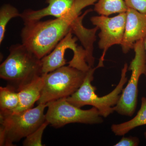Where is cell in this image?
<instances>
[{"label": "cell", "instance_id": "cell-1", "mask_svg": "<svg viewBox=\"0 0 146 146\" xmlns=\"http://www.w3.org/2000/svg\"><path fill=\"white\" fill-rule=\"evenodd\" d=\"M98 0H75L63 16L53 20L24 23L21 32L22 44L40 59L49 54L70 31L82 11Z\"/></svg>", "mask_w": 146, "mask_h": 146}, {"label": "cell", "instance_id": "cell-2", "mask_svg": "<svg viewBox=\"0 0 146 146\" xmlns=\"http://www.w3.org/2000/svg\"><path fill=\"white\" fill-rule=\"evenodd\" d=\"M9 50L8 56L0 65V77L18 92L43 74L41 59L22 43Z\"/></svg>", "mask_w": 146, "mask_h": 146}, {"label": "cell", "instance_id": "cell-3", "mask_svg": "<svg viewBox=\"0 0 146 146\" xmlns=\"http://www.w3.org/2000/svg\"><path fill=\"white\" fill-rule=\"evenodd\" d=\"M128 67L127 63H125L117 85L113 91L102 97L97 95V88L91 84L94 79V72L98 68H90L81 86L72 95L66 98V100L71 104L80 108L85 106H91L98 110L102 117H107L115 112L114 107L117 104L124 86L127 82Z\"/></svg>", "mask_w": 146, "mask_h": 146}, {"label": "cell", "instance_id": "cell-4", "mask_svg": "<svg viewBox=\"0 0 146 146\" xmlns=\"http://www.w3.org/2000/svg\"><path fill=\"white\" fill-rule=\"evenodd\" d=\"M46 104L20 113L0 111V145L14 146L13 143L26 138L46 121L44 112Z\"/></svg>", "mask_w": 146, "mask_h": 146}, {"label": "cell", "instance_id": "cell-5", "mask_svg": "<svg viewBox=\"0 0 146 146\" xmlns=\"http://www.w3.org/2000/svg\"><path fill=\"white\" fill-rule=\"evenodd\" d=\"M86 73L68 65L43 74L44 85L37 104L70 97L81 86Z\"/></svg>", "mask_w": 146, "mask_h": 146}, {"label": "cell", "instance_id": "cell-6", "mask_svg": "<svg viewBox=\"0 0 146 146\" xmlns=\"http://www.w3.org/2000/svg\"><path fill=\"white\" fill-rule=\"evenodd\" d=\"M135 56L128 67L131 74L127 85L123 89L114 111L121 115L132 117L134 114L138 102V85L142 75L146 71V55L144 39L136 42L133 48Z\"/></svg>", "mask_w": 146, "mask_h": 146}, {"label": "cell", "instance_id": "cell-7", "mask_svg": "<svg viewBox=\"0 0 146 146\" xmlns=\"http://www.w3.org/2000/svg\"><path fill=\"white\" fill-rule=\"evenodd\" d=\"M45 114L46 120L56 128L72 123L97 124L103 122L98 110L93 107L84 110L70 104L66 98L50 102Z\"/></svg>", "mask_w": 146, "mask_h": 146}, {"label": "cell", "instance_id": "cell-8", "mask_svg": "<svg viewBox=\"0 0 146 146\" xmlns=\"http://www.w3.org/2000/svg\"><path fill=\"white\" fill-rule=\"evenodd\" d=\"M77 37H73L72 30L60 40L54 49L41 59L42 74H46L65 66L67 61L65 58V52L72 50L73 57L68 63L69 66L84 72L90 68L86 60V52L83 47L76 43Z\"/></svg>", "mask_w": 146, "mask_h": 146}, {"label": "cell", "instance_id": "cell-9", "mask_svg": "<svg viewBox=\"0 0 146 146\" xmlns=\"http://www.w3.org/2000/svg\"><path fill=\"white\" fill-rule=\"evenodd\" d=\"M126 18V12H124L114 17L100 15L90 18L92 24L100 30L98 34V46L103 52L97 66L98 68L104 66V58L108 49L114 45L121 44L124 34Z\"/></svg>", "mask_w": 146, "mask_h": 146}, {"label": "cell", "instance_id": "cell-10", "mask_svg": "<svg viewBox=\"0 0 146 146\" xmlns=\"http://www.w3.org/2000/svg\"><path fill=\"white\" fill-rule=\"evenodd\" d=\"M126 14L124 34L121 44L124 54L133 49L136 42L146 36V13L128 8Z\"/></svg>", "mask_w": 146, "mask_h": 146}, {"label": "cell", "instance_id": "cell-11", "mask_svg": "<svg viewBox=\"0 0 146 146\" xmlns=\"http://www.w3.org/2000/svg\"><path fill=\"white\" fill-rule=\"evenodd\" d=\"M92 9H88L75 20L71 27L73 34L81 42L86 52V60L90 68L94 67L95 58L94 56V43L96 39V33L99 30L98 27L88 29L84 26L83 20L84 17Z\"/></svg>", "mask_w": 146, "mask_h": 146}, {"label": "cell", "instance_id": "cell-12", "mask_svg": "<svg viewBox=\"0 0 146 146\" xmlns=\"http://www.w3.org/2000/svg\"><path fill=\"white\" fill-rule=\"evenodd\" d=\"M75 0H46L48 6L39 10L28 9L21 13L20 18L24 23L40 21L46 16L56 18L63 16L70 10Z\"/></svg>", "mask_w": 146, "mask_h": 146}, {"label": "cell", "instance_id": "cell-13", "mask_svg": "<svg viewBox=\"0 0 146 146\" xmlns=\"http://www.w3.org/2000/svg\"><path fill=\"white\" fill-rule=\"evenodd\" d=\"M44 82V75L42 74L20 89L18 91L19 102L18 106L9 112L20 113L32 108L40 98Z\"/></svg>", "mask_w": 146, "mask_h": 146}, {"label": "cell", "instance_id": "cell-14", "mask_svg": "<svg viewBox=\"0 0 146 146\" xmlns=\"http://www.w3.org/2000/svg\"><path fill=\"white\" fill-rule=\"evenodd\" d=\"M141 101L140 109L134 117L127 121L111 126V130L116 136H124L135 128L146 125V97H142Z\"/></svg>", "mask_w": 146, "mask_h": 146}, {"label": "cell", "instance_id": "cell-15", "mask_svg": "<svg viewBox=\"0 0 146 146\" xmlns=\"http://www.w3.org/2000/svg\"><path fill=\"white\" fill-rule=\"evenodd\" d=\"M127 8L124 0H98L95 4L94 10L100 15L108 16L126 12Z\"/></svg>", "mask_w": 146, "mask_h": 146}, {"label": "cell", "instance_id": "cell-16", "mask_svg": "<svg viewBox=\"0 0 146 146\" xmlns=\"http://www.w3.org/2000/svg\"><path fill=\"white\" fill-rule=\"evenodd\" d=\"M18 92L9 85L0 87V110L1 111H11L19 104Z\"/></svg>", "mask_w": 146, "mask_h": 146}, {"label": "cell", "instance_id": "cell-17", "mask_svg": "<svg viewBox=\"0 0 146 146\" xmlns=\"http://www.w3.org/2000/svg\"><path fill=\"white\" fill-rule=\"evenodd\" d=\"M21 13L17 8L9 4H5L0 9V44L4 39L7 25L13 18L20 17Z\"/></svg>", "mask_w": 146, "mask_h": 146}, {"label": "cell", "instance_id": "cell-18", "mask_svg": "<svg viewBox=\"0 0 146 146\" xmlns=\"http://www.w3.org/2000/svg\"><path fill=\"white\" fill-rule=\"evenodd\" d=\"M49 123L45 121L41 125L27 137L23 142L25 146H42V137L44 131Z\"/></svg>", "mask_w": 146, "mask_h": 146}, {"label": "cell", "instance_id": "cell-19", "mask_svg": "<svg viewBox=\"0 0 146 146\" xmlns=\"http://www.w3.org/2000/svg\"><path fill=\"white\" fill-rule=\"evenodd\" d=\"M127 8L133 9L142 13H146V0H124Z\"/></svg>", "mask_w": 146, "mask_h": 146}, {"label": "cell", "instance_id": "cell-20", "mask_svg": "<svg viewBox=\"0 0 146 146\" xmlns=\"http://www.w3.org/2000/svg\"><path fill=\"white\" fill-rule=\"evenodd\" d=\"M140 140L137 137L129 136L123 137L114 146H138L140 143Z\"/></svg>", "mask_w": 146, "mask_h": 146}, {"label": "cell", "instance_id": "cell-21", "mask_svg": "<svg viewBox=\"0 0 146 146\" xmlns=\"http://www.w3.org/2000/svg\"><path fill=\"white\" fill-rule=\"evenodd\" d=\"M144 47H145V50L146 55V36L145 38L144 39ZM144 75L145 76L146 78V71L145 73V75Z\"/></svg>", "mask_w": 146, "mask_h": 146}, {"label": "cell", "instance_id": "cell-22", "mask_svg": "<svg viewBox=\"0 0 146 146\" xmlns=\"http://www.w3.org/2000/svg\"><path fill=\"white\" fill-rule=\"evenodd\" d=\"M144 136H145V138L146 139V131L144 132Z\"/></svg>", "mask_w": 146, "mask_h": 146}]
</instances>
